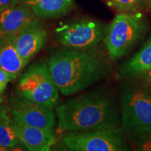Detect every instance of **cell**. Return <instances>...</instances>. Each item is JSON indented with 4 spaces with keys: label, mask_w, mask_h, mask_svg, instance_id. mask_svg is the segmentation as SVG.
<instances>
[{
    "label": "cell",
    "mask_w": 151,
    "mask_h": 151,
    "mask_svg": "<svg viewBox=\"0 0 151 151\" xmlns=\"http://www.w3.org/2000/svg\"><path fill=\"white\" fill-rule=\"evenodd\" d=\"M12 117L19 139L27 150L49 151L56 143L54 129L48 130L29 125L17 117Z\"/></svg>",
    "instance_id": "30bf717a"
},
{
    "label": "cell",
    "mask_w": 151,
    "mask_h": 151,
    "mask_svg": "<svg viewBox=\"0 0 151 151\" xmlns=\"http://www.w3.org/2000/svg\"><path fill=\"white\" fill-rule=\"evenodd\" d=\"M4 41V38L1 37V36H0V46H1V45H2Z\"/></svg>",
    "instance_id": "44dd1931"
},
{
    "label": "cell",
    "mask_w": 151,
    "mask_h": 151,
    "mask_svg": "<svg viewBox=\"0 0 151 151\" xmlns=\"http://www.w3.org/2000/svg\"><path fill=\"white\" fill-rule=\"evenodd\" d=\"M106 49L62 47L49 57L47 65L60 93L71 96L97 85L114 70Z\"/></svg>",
    "instance_id": "6da1fadb"
},
{
    "label": "cell",
    "mask_w": 151,
    "mask_h": 151,
    "mask_svg": "<svg viewBox=\"0 0 151 151\" xmlns=\"http://www.w3.org/2000/svg\"><path fill=\"white\" fill-rule=\"evenodd\" d=\"M19 94L26 99L55 108L60 101V91L46 62L35 63L19 80Z\"/></svg>",
    "instance_id": "52a82bcc"
},
{
    "label": "cell",
    "mask_w": 151,
    "mask_h": 151,
    "mask_svg": "<svg viewBox=\"0 0 151 151\" xmlns=\"http://www.w3.org/2000/svg\"><path fill=\"white\" fill-rule=\"evenodd\" d=\"M48 30L43 22L36 18L14 35V44L20 56L29 63L46 45Z\"/></svg>",
    "instance_id": "9c48e42d"
},
{
    "label": "cell",
    "mask_w": 151,
    "mask_h": 151,
    "mask_svg": "<svg viewBox=\"0 0 151 151\" xmlns=\"http://www.w3.org/2000/svg\"><path fill=\"white\" fill-rule=\"evenodd\" d=\"M5 102V99H4V97L3 96L2 94H0V105L1 104Z\"/></svg>",
    "instance_id": "ffe728a7"
},
{
    "label": "cell",
    "mask_w": 151,
    "mask_h": 151,
    "mask_svg": "<svg viewBox=\"0 0 151 151\" xmlns=\"http://www.w3.org/2000/svg\"><path fill=\"white\" fill-rule=\"evenodd\" d=\"M23 3L39 20L62 18L75 6L74 0H24Z\"/></svg>",
    "instance_id": "4fadbf2b"
},
{
    "label": "cell",
    "mask_w": 151,
    "mask_h": 151,
    "mask_svg": "<svg viewBox=\"0 0 151 151\" xmlns=\"http://www.w3.org/2000/svg\"><path fill=\"white\" fill-rule=\"evenodd\" d=\"M61 142L67 150L72 151L131 150L121 127L64 132Z\"/></svg>",
    "instance_id": "8992f818"
},
{
    "label": "cell",
    "mask_w": 151,
    "mask_h": 151,
    "mask_svg": "<svg viewBox=\"0 0 151 151\" xmlns=\"http://www.w3.org/2000/svg\"><path fill=\"white\" fill-rule=\"evenodd\" d=\"M54 109L20 95L14 98L11 106L12 116L29 125L48 130H53L56 124Z\"/></svg>",
    "instance_id": "ba28073f"
},
{
    "label": "cell",
    "mask_w": 151,
    "mask_h": 151,
    "mask_svg": "<svg viewBox=\"0 0 151 151\" xmlns=\"http://www.w3.org/2000/svg\"><path fill=\"white\" fill-rule=\"evenodd\" d=\"M137 80L141 82L143 86L148 88L151 91V69L143 73L139 78H137Z\"/></svg>",
    "instance_id": "ac0fdd59"
},
{
    "label": "cell",
    "mask_w": 151,
    "mask_h": 151,
    "mask_svg": "<svg viewBox=\"0 0 151 151\" xmlns=\"http://www.w3.org/2000/svg\"><path fill=\"white\" fill-rule=\"evenodd\" d=\"M55 109L60 133L120 127V99L106 87L78 94Z\"/></svg>",
    "instance_id": "7a4b0ae2"
},
{
    "label": "cell",
    "mask_w": 151,
    "mask_h": 151,
    "mask_svg": "<svg viewBox=\"0 0 151 151\" xmlns=\"http://www.w3.org/2000/svg\"><path fill=\"white\" fill-rule=\"evenodd\" d=\"M12 79L8 73L0 69V94H2L7 85Z\"/></svg>",
    "instance_id": "e0dca14e"
},
{
    "label": "cell",
    "mask_w": 151,
    "mask_h": 151,
    "mask_svg": "<svg viewBox=\"0 0 151 151\" xmlns=\"http://www.w3.org/2000/svg\"><path fill=\"white\" fill-rule=\"evenodd\" d=\"M148 7H149V9H150V12H151V0H150V1H149Z\"/></svg>",
    "instance_id": "7402d4cb"
},
{
    "label": "cell",
    "mask_w": 151,
    "mask_h": 151,
    "mask_svg": "<svg viewBox=\"0 0 151 151\" xmlns=\"http://www.w3.org/2000/svg\"><path fill=\"white\" fill-rule=\"evenodd\" d=\"M28 65L17 51L14 44V36L4 38L0 46V69H2L14 80L21 73Z\"/></svg>",
    "instance_id": "5bb4252c"
},
{
    "label": "cell",
    "mask_w": 151,
    "mask_h": 151,
    "mask_svg": "<svg viewBox=\"0 0 151 151\" xmlns=\"http://www.w3.org/2000/svg\"><path fill=\"white\" fill-rule=\"evenodd\" d=\"M24 0H0V11L21 4Z\"/></svg>",
    "instance_id": "d6986e66"
},
{
    "label": "cell",
    "mask_w": 151,
    "mask_h": 151,
    "mask_svg": "<svg viewBox=\"0 0 151 151\" xmlns=\"http://www.w3.org/2000/svg\"><path fill=\"white\" fill-rule=\"evenodd\" d=\"M109 24L95 19L82 18L62 22L54 32L57 43L65 48L89 49L101 46Z\"/></svg>",
    "instance_id": "5b68a950"
},
{
    "label": "cell",
    "mask_w": 151,
    "mask_h": 151,
    "mask_svg": "<svg viewBox=\"0 0 151 151\" xmlns=\"http://www.w3.org/2000/svg\"><path fill=\"white\" fill-rule=\"evenodd\" d=\"M122 81L119 96L120 127L136 150L151 141V91L137 79Z\"/></svg>",
    "instance_id": "3957f363"
},
{
    "label": "cell",
    "mask_w": 151,
    "mask_h": 151,
    "mask_svg": "<svg viewBox=\"0 0 151 151\" xmlns=\"http://www.w3.org/2000/svg\"><path fill=\"white\" fill-rule=\"evenodd\" d=\"M36 18L23 2L0 11V36L4 38L14 36Z\"/></svg>",
    "instance_id": "7c38bea8"
},
{
    "label": "cell",
    "mask_w": 151,
    "mask_h": 151,
    "mask_svg": "<svg viewBox=\"0 0 151 151\" xmlns=\"http://www.w3.org/2000/svg\"><path fill=\"white\" fill-rule=\"evenodd\" d=\"M151 69V32L139 50L116 68L121 80L137 79Z\"/></svg>",
    "instance_id": "8fae6325"
},
{
    "label": "cell",
    "mask_w": 151,
    "mask_h": 151,
    "mask_svg": "<svg viewBox=\"0 0 151 151\" xmlns=\"http://www.w3.org/2000/svg\"><path fill=\"white\" fill-rule=\"evenodd\" d=\"M150 29L143 12L117 14L110 24L103 43L113 62L126 58L141 42Z\"/></svg>",
    "instance_id": "277c9868"
},
{
    "label": "cell",
    "mask_w": 151,
    "mask_h": 151,
    "mask_svg": "<svg viewBox=\"0 0 151 151\" xmlns=\"http://www.w3.org/2000/svg\"><path fill=\"white\" fill-rule=\"evenodd\" d=\"M23 145L14 127L11 106L4 102L0 105V150H15Z\"/></svg>",
    "instance_id": "9a60e30c"
},
{
    "label": "cell",
    "mask_w": 151,
    "mask_h": 151,
    "mask_svg": "<svg viewBox=\"0 0 151 151\" xmlns=\"http://www.w3.org/2000/svg\"><path fill=\"white\" fill-rule=\"evenodd\" d=\"M105 1L118 14H135L143 12L148 6L150 0H105Z\"/></svg>",
    "instance_id": "2e32d148"
}]
</instances>
